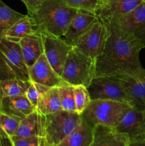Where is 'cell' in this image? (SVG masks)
I'll return each mask as SVG.
<instances>
[{
	"label": "cell",
	"mask_w": 145,
	"mask_h": 146,
	"mask_svg": "<svg viewBox=\"0 0 145 146\" xmlns=\"http://www.w3.org/2000/svg\"><path fill=\"white\" fill-rule=\"evenodd\" d=\"M44 44V54L55 72L61 76L68 53L72 46L68 45L61 37L45 31H40Z\"/></svg>",
	"instance_id": "10"
},
{
	"label": "cell",
	"mask_w": 145,
	"mask_h": 146,
	"mask_svg": "<svg viewBox=\"0 0 145 146\" xmlns=\"http://www.w3.org/2000/svg\"><path fill=\"white\" fill-rule=\"evenodd\" d=\"M116 17L122 29L145 44V0L129 12Z\"/></svg>",
	"instance_id": "13"
},
{
	"label": "cell",
	"mask_w": 145,
	"mask_h": 146,
	"mask_svg": "<svg viewBox=\"0 0 145 146\" xmlns=\"http://www.w3.org/2000/svg\"><path fill=\"white\" fill-rule=\"evenodd\" d=\"M70 7L78 10L90 11L97 15L102 0H64Z\"/></svg>",
	"instance_id": "27"
},
{
	"label": "cell",
	"mask_w": 145,
	"mask_h": 146,
	"mask_svg": "<svg viewBox=\"0 0 145 146\" xmlns=\"http://www.w3.org/2000/svg\"><path fill=\"white\" fill-rule=\"evenodd\" d=\"M87 88L91 100H113L129 104L120 83L114 76H95Z\"/></svg>",
	"instance_id": "9"
},
{
	"label": "cell",
	"mask_w": 145,
	"mask_h": 146,
	"mask_svg": "<svg viewBox=\"0 0 145 146\" xmlns=\"http://www.w3.org/2000/svg\"><path fill=\"white\" fill-rule=\"evenodd\" d=\"M45 115L38 112L36 109L20 121L15 136L18 138H28L40 136L45 138Z\"/></svg>",
	"instance_id": "17"
},
{
	"label": "cell",
	"mask_w": 145,
	"mask_h": 146,
	"mask_svg": "<svg viewBox=\"0 0 145 146\" xmlns=\"http://www.w3.org/2000/svg\"><path fill=\"white\" fill-rule=\"evenodd\" d=\"M35 32L32 19L29 16L26 15L10 27L5 32L4 37L10 41L18 42L26 36L33 34Z\"/></svg>",
	"instance_id": "22"
},
{
	"label": "cell",
	"mask_w": 145,
	"mask_h": 146,
	"mask_svg": "<svg viewBox=\"0 0 145 146\" xmlns=\"http://www.w3.org/2000/svg\"><path fill=\"white\" fill-rule=\"evenodd\" d=\"M95 76V60L72 46L64 64L61 75L63 80L70 85H82L88 87Z\"/></svg>",
	"instance_id": "4"
},
{
	"label": "cell",
	"mask_w": 145,
	"mask_h": 146,
	"mask_svg": "<svg viewBox=\"0 0 145 146\" xmlns=\"http://www.w3.org/2000/svg\"><path fill=\"white\" fill-rule=\"evenodd\" d=\"M36 109L44 115L62 110L58 87L50 88L39 98Z\"/></svg>",
	"instance_id": "21"
},
{
	"label": "cell",
	"mask_w": 145,
	"mask_h": 146,
	"mask_svg": "<svg viewBox=\"0 0 145 146\" xmlns=\"http://www.w3.org/2000/svg\"><path fill=\"white\" fill-rule=\"evenodd\" d=\"M98 19L99 17L94 13L85 10H78L61 38L68 45L74 46L80 37Z\"/></svg>",
	"instance_id": "14"
},
{
	"label": "cell",
	"mask_w": 145,
	"mask_h": 146,
	"mask_svg": "<svg viewBox=\"0 0 145 146\" xmlns=\"http://www.w3.org/2000/svg\"><path fill=\"white\" fill-rule=\"evenodd\" d=\"M28 71L30 81L45 86L59 87L66 83L53 68L44 54H41L38 60L28 68Z\"/></svg>",
	"instance_id": "12"
},
{
	"label": "cell",
	"mask_w": 145,
	"mask_h": 146,
	"mask_svg": "<svg viewBox=\"0 0 145 146\" xmlns=\"http://www.w3.org/2000/svg\"><path fill=\"white\" fill-rule=\"evenodd\" d=\"M100 19L107 28L108 36L102 54L95 61L96 76L115 75L142 66L139 52L145 44L122 29L116 17Z\"/></svg>",
	"instance_id": "1"
},
{
	"label": "cell",
	"mask_w": 145,
	"mask_h": 146,
	"mask_svg": "<svg viewBox=\"0 0 145 146\" xmlns=\"http://www.w3.org/2000/svg\"><path fill=\"white\" fill-rule=\"evenodd\" d=\"M129 146H145V136L130 141Z\"/></svg>",
	"instance_id": "33"
},
{
	"label": "cell",
	"mask_w": 145,
	"mask_h": 146,
	"mask_svg": "<svg viewBox=\"0 0 145 146\" xmlns=\"http://www.w3.org/2000/svg\"><path fill=\"white\" fill-rule=\"evenodd\" d=\"M78 11L64 0H45L29 17L36 32L45 31L61 38Z\"/></svg>",
	"instance_id": "2"
},
{
	"label": "cell",
	"mask_w": 145,
	"mask_h": 146,
	"mask_svg": "<svg viewBox=\"0 0 145 146\" xmlns=\"http://www.w3.org/2000/svg\"><path fill=\"white\" fill-rule=\"evenodd\" d=\"M130 140L113 127L98 125L93 128V137L90 146H129Z\"/></svg>",
	"instance_id": "15"
},
{
	"label": "cell",
	"mask_w": 145,
	"mask_h": 146,
	"mask_svg": "<svg viewBox=\"0 0 145 146\" xmlns=\"http://www.w3.org/2000/svg\"><path fill=\"white\" fill-rule=\"evenodd\" d=\"M26 7L28 10V15L34 14L45 0H21Z\"/></svg>",
	"instance_id": "31"
},
{
	"label": "cell",
	"mask_w": 145,
	"mask_h": 146,
	"mask_svg": "<svg viewBox=\"0 0 145 146\" xmlns=\"http://www.w3.org/2000/svg\"><path fill=\"white\" fill-rule=\"evenodd\" d=\"M5 79L30 81L18 43L0 36V80Z\"/></svg>",
	"instance_id": "5"
},
{
	"label": "cell",
	"mask_w": 145,
	"mask_h": 146,
	"mask_svg": "<svg viewBox=\"0 0 145 146\" xmlns=\"http://www.w3.org/2000/svg\"><path fill=\"white\" fill-rule=\"evenodd\" d=\"M114 76L120 83L129 105L140 111L145 110V69L142 66Z\"/></svg>",
	"instance_id": "7"
},
{
	"label": "cell",
	"mask_w": 145,
	"mask_h": 146,
	"mask_svg": "<svg viewBox=\"0 0 145 146\" xmlns=\"http://www.w3.org/2000/svg\"><path fill=\"white\" fill-rule=\"evenodd\" d=\"M51 87L45 86L42 84L31 81L29 86L26 92L25 95L26 96L28 101L34 107H36L39 98L49 89Z\"/></svg>",
	"instance_id": "28"
},
{
	"label": "cell",
	"mask_w": 145,
	"mask_h": 146,
	"mask_svg": "<svg viewBox=\"0 0 145 146\" xmlns=\"http://www.w3.org/2000/svg\"><path fill=\"white\" fill-rule=\"evenodd\" d=\"M93 137V128L82 118L78 127L57 146H90Z\"/></svg>",
	"instance_id": "20"
},
{
	"label": "cell",
	"mask_w": 145,
	"mask_h": 146,
	"mask_svg": "<svg viewBox=\"0 0 145 146\" xmlns=\"http://www.w3.org/2000/svg\"><path fill=\"white\" fill-rule=\"evenodd\" d=\"M72 88H73L76 111L81 115V113L86 109L90 103V96L88 92V88L85 86H72Z\"/></svg>",
	"instance_id": "26"
},
{
	"label": "cell",
	"mask_w": 145,
	"mask_h": 146,
	"mask_svg": "<svg viewBox=\"0 0 145 146\" xmlns=\"http://www.w3.org/2000/svg\"><path fill=\"white\" fill-rule=\"evenodd\" d=\"M36 110L26 95L4 97L0 99V112L22 120Z\"/></svg>",
	"instance_id": "16"
},
{
	"label": "cell",
	"mask_w": 145,
	"mask_h": 146,
	"mask_svg": "<svg viewBox=\"0 0 145 146\" xmlns=\"http://www.w3.org/2000/svg\"><path fill=\"white\" fill-rule=\"evenodd\" d=\"M107 36V28L104 21L99 18L80 37L74 47L96 61L103 51Z\"/></svg>",
	"instance_id": "8"
},
{
	"label": "cell",
	"mask_w": 145,
	"mask_h": 146,
	"mask_svg": "<svg viewBox=\"0 0 145 146\" xmlns=\"http://www.w3.org/2000/svg\"><path fill=\"white\" fill-rule=\"evenodd\" d=\"M0 146H14L11 138L0 128Z\"/></svg>",
	"instance_id": "32"
},
{
	"label": "cell",
	"mask_w": 145,
	"mask_h": 146,
	"mask_svg": "<svg viewBox=\"0 0 145 146\" xmlns=\"http://www.w3.org/2000/svg\"><path fill=\"white\" fill-rule=\"evenodd\" d=\"M144 111V116H145V110L144 111Z\"/></svg>",
	"instance_id": "34"
},
{
	"label": "cell",
	"mask_w": 145,
	"mask_h": 146,
	"mask_svg": "<svg viewBox=\"0 0 145 146\" xmlns=\"http://www.w3.org/2000/svg\"><path fill=\"white\" fill-rule=\"evenodd\" d=\"M14 146H47L45 139L44 137L31 136L28 138L11 137Z\"/></svg>",
	"instance_id": "30"
},
{
	"label": "cell",
	"mask_w": 145,
	"mask_h": 146,
	"mask_svg": "<svg viewBox=\"0 0 145 146\" xmlns=\"http://www.w3.org/2000/svg\"><path fill=\"white\" fill-rule=\"evenodd\" d=\"M144 0H102L97 12L99 18H107L129 12Z\"/></svg>",
	"instance_id": "19"
},
{
	"label": "cell",
	"mask_w": 145,
	"mask_h": 146,
	"mask_svg": "<svg viewBox=\"0 0 145 146\" xmlns=\"http://www.w3.org/2000/svg\"><path fill=\"white\" fill-rule=\"evenodd\" d=\"M120 133L127 135L130 141L145 136V116L143 111L130 107L115 127Z\"/></svg>",
	"instance_id": "11"
},
{
	"label": "cell",
	"mask_w": 145,
	"mask_h": 146,
	"mask_svg": "<svg viewBox=\"0 0 145 146\" xmlns=\"http://www.w3.org/2000/svg\"><path fill=\"white\" fill-rule=\"evenodd\" d=\"M58 88H59L62 110L68 111H76L72 86L65 83L62 86L58 87Z\"/></svg>",
	"instance_id": "25"
},
{
	"label": "cell",
	"mask_w": 145,
	"mask_h": 146,
	"mask_svg": "<svg viewBox=\"0 0 145 146\" xmlns=\"http://www.w3.org/2000/svg\"><path fill=\"white\" fill-rule=\"evenodd\" d=\"M25 64L28 68L31 67L44 54V44L40 33L26 36L18 41Z\"/></svg>",
	"instance_id": "18"
},
{
	"label": "cell",
	"mask_w": 145,
	"mask_h": 146,
	"mask_svg": "<svg viewBox=\"0 0 145 146\" xmlns=\"http://www.w3.org/2000/svg\"><path fill=\"white\" fill-rule=\"evenodd\" d=\"M25 16L13 10L0 0V36H4L10 27Z\"/></svg>",
	"instance_id": "24"
},
{
	"label": "cell",
	"mask_w": 145,
	"mask_h": 146,
	"mask_svg": "<svg viewBox=\"0 0 145 146\" xmlns=\"http://www.w3.org/2000/svg\"><path fill=\"white\" fill-rule=\"evenodd\" d=\"M19 123V120L0 112V128H2L10 137L15 135Z\"/></svg>",
	"instance_id": "29"
},
{
	"label": "cell",
	"mask_w": 145,
	"mask_h": 146,
	"mask_svg": "<svg viewBox=\"0 0 145 146\" xmlns=\"http://www.w3.org/2000/svg\"><path fill=\"white\" fill-rule=\"evenodd\" d=\"M129 104L113 100H91L86 109L81 113V118L94 128L98 125L117 126L127 110Z\"/></svg>",
	"instance_id": "3"
},
{
	"label": "cell",
	"mask_w": 145,
	"mask_h": 146,
	"mask_svg": "<svg viewBox=\"0 0 145 146\" xmlns=\"http://www.w3.org/2000/svg\"><path fill=\"white\" fill-rule=\"evenodd\" d=\"M31 81L18 79L0 80V99L4 97L25 95Z\"/></svg>",
	"instance_id": "23"
},
{
	"label": "cell",
	"mask_w": 145,
	"mask_h": 146,
	"mask_svg": "<svg viewBox=\"0 0 145 146\" xmlns=\"http://www.w3.org/2000/svg\"><path fill=\"white\" fill-rule=\"evenodd\" d=\"M82 121L76 111L61 110L45 115V139L47 146H57L68 136Z\"/></svg>",
	"instance_id": "6"
}]
</instances>
